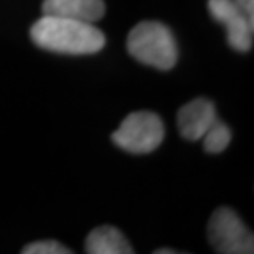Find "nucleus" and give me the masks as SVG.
Segmentation results:
<instances>
[{"mask_svg":"<svg viewBox=\"0 0 254 254\" xmlns=\"http://www.w3.org/2000/svg\"><path fill=\"white\" fill-rule=\"evenodd\" d=\"M216 119L218 114L215 104L205 98H198L190 101L179 111L177 126L182 137H185L187 140H201V137Z\"/></svg>","mask_w":254,"mask_h":254,"instance_id":"423d86ee","label":"nucleus"},{"mask_svg":"<svg viewBox=\"0 0 254 254\" xmlns=\"http://www.w3.org/2000/svg\"><path fill=\"white\" fill-rule=\"evenodd\" d=\"M43 15L96 23L106 13L104 0H45Z\"/></svg>","mask_w":254,"mask_h":254,"instance_id":"0eeeda50","label":"nucleus"},{"mask_svg":"<svg viewBox=\"0 0 254 254\" xmlns=\"http://www.w3.org/2000/svg\"><path fill=\"white\" fill-rule=\"evenodd\" d=\"M165 137V126L162 119L149 111L132 113L123 121L113 134L116 145L130 154H149L162 144Z\"/></svg>","mask_w":254,"mask_h":254,"instance_id":"7ed1b4c3","label":"nucleus"},{"mask_svg":"<svg viewBox=\"0 0 254 254\" xmlns=\"http://www.w3.org/2000/svg\"><path fill=\"white\" fill-rule=\"evenodd\" d=\"M208 10L216 22L226 27L230 47L236 52H250L253 47L254 23L243 15L235 0H208Z\"/></svg>","mask_w":254,"mask_h":254,"instance_id":"39448f33","label":"nucleus"},{"mask_svg":"<svg viewBox=\"0 0 254 254\" xmlns=\"http://www.w3.org/2000/svg\"><path fill=\"white\" fill-rule=\"evenodd\" d=\"M23 254H69L71 250L63 246L62 243L53 240H43L32 243V245L25 246L22 250Z\"/></svg>","mask_w":254,"mask_h":254,"instance_id":"9d476101","label":"nucleus"},{"mask_svg":"<svg viewBox=\"0 0 254 254\" xmlns=\"http://www.w3.org/2000/svg\"><path fill=\"white\" fill-rule=\"evenodd\" d=\"M127 50L137 62L157 69H172L179 60L174 35L160 22H140L127 37Z\"/></svg>","mask_w":254,"mask_h":254,"instance_id":"f03ea898","label":"nucleus"},{"mask_svg":"<svg viewBox=\"0 0 254 254\" xmlns=\"http://www.w3.org/2000/svg\"><path fill=\"white\" fill-rule=\"evenodd\" d=\"M235 3L243 12V15H245L251 23H254V0H235Z\"/></svg>","mask_w":254,"mask_h":254,"instance_id":"9b49d317","label":"nucleus"},{"mask_svg":"<svg viewBox=\"0 0 254 254\" xmlns=\"http://www.w3.org/2000/svg\"><path fill=\"white\" fill-rule=\"evenodd\" d=\"M208 240L213 250L221 254L254 253V236L231 208L221 206L208 223Z\"/></svg>","mask_w":254,"mask_h":254,"instance_id":"20e7f679","label":"nucleus"},{"mask_svg":"<svg viewBox=\"0 0 254 254\" xmlns=\"http://www.w3.org/2000/svg\"><path fill=\"white\" fill-rule=\"evenodd\" d=\"M33 43L62 55H91L104 48L106 37L94 23L43 15L30 30Z\"/></svg>","mask_w":254,"mask_h":254,"instance_id":"f257e3e1","label":"nucleus"},{"mask_svg":"<svg viewBox=\"0 0 254 254\" xmlns=\"http://www.w3.org/2000/svg\"><path fill=\"white\" fill-rule=\"evenodd\" d=\"M84 251L89 254H132L126 236L114 226H99L86 238Z\"/></svg>","mask_w":254,"mask_h":254,"instance_id":"6e6552de","label":"nucleus"},{"mask_svg":"<svg viewBox=\"0 0 254 254\" xmlns=\"http://www.w3.org/2000/svg\"><path fill=\"white\" fill-rule=\"evenodd\" d=\"M203 140V149L210 154H220L230 145L231 142V129L225 123H221L220 119H216L213 126L205 132V135L201 137Z\"/></svg>","mask_w":254,"mask_h":254,"instance_id":"1a4fd4ad","label":"nucleus"}]
</instances>
